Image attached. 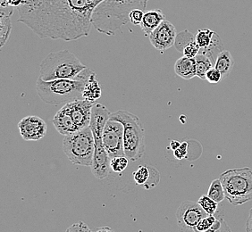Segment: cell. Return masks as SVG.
Listing matches in <instances>:
<instances>
[{
  "label": "cell",
  "mask_w": 252,
  "mask_h": 232,
  "mask_svg": "<svg viewBox=\"0 0 252 232\" xmlns=\"http://www.w3.org/2000/svg\"><path fill=\"white\" fill-rule=\"evenodd\" d=\"M208 196L215 200L217 203H222L225 199V194L223 190V184L220 179H214L209 186Z\"/></svg>",
  "instance_id": "cell-22"
},
{
  "label": "cell",
  "mask_w": 252,
  "mask_h": 232,
  "mask_svg": "<svg viewBox=\"0 0 252 232\" xmlns=\"http://www.w3.org/2000/svg\"><path fill=\"white\" fill-rule=\"evenodd\" d=\"M132 175L135 183L146 189H152L159 183V173L151 165L139 166Z\"/></svg>",
  "instance_id": "cell-14"
},
{
  "label": "cell",
  "mask_w": 252,
  "mask_h": 232,
  "mask_svg": "<svg viewBox=\"0 0 252 232\" xmlns=\"http://www.w3.org/2000/svg\"><path fill=\"white\" fill-rule=\"evenodd\" d=\"M199 51H200V48L195 39L194 41L190 42L189 45H187L185 47L182 53L184 54V57H186V58H195L198 56Z\"/></svg>",
  "instance_id": "cell-29"
},
{
  "label": "cell",
  "mask_w": 252,
  "mask_h": 232,
  "mask_svg": "<svg viewBox=\"0 0 252 232\" xmlns=\"http://www.w3.org/2000/svg\"><path fill=\"white\" fill-rule=\"evenodd\" d=\"M93 232H115L111 228L109 227H98L96 228Z\"/></svg>",
  "instance_id": "cell-36"
},
{
  "label": "cell",
  "mask_w": 252,
  "mask_h": 232,
  "mask_svg": "<svg viewBox=\"0 0 252 232\" xmlns=\"http://www.w3.org/2000/svg\"><path fill=\"white\" fill-rule=\"evenodd\" d=\"M14 13L13 7H1L0 9V46L4 47L9 39L11 29H12V21L11 17Z\"/></svg>",
  "instance_id": "cell-17"
},
{
  "label": "cell",
  "mask_w": 252,
  "mask_h": 232,
  "mask_svg": "<svg viewBox=\"0 0 252 232\" xmlns=\"http://www.w3.org/2000/svg\"><path fill=\"white\" fill-rule=\"evenodd\" d=\"M111 113L102 104H94L92 111L90 127L93 131L95 150L93 165L91 166L93 175L98 179H106L110 174V157L103 143V130L109 120Z\"/></svg>",
  "instance_id": "cell-4"
},
{
  "label": "cell",
  "mask_w": 252,
  "mask_h": 232,
  "mask_svg": "<svg viewBox=\"0 0 252 232\" xmlns=\"http://www.w3.org/2000/svg\"><path fill=\"white\" fill-rule=\"evenodd\" d=\"M198 203L208 214L214 215L219 211V203L209 198L208 195L200 197L198 200Z\"/></svg>",
  "instance_id": "cell-25"
},
{
  "label": "cell",
  "mask_w": 252,
  "mask_h": 232,
  "mask_svg": "<svg viewBox=\"0 0 252 232\" xmlns=\"http://www.w3.org/2000/svg\"><path fill=\"white\" fill-rule=\"evenodd\" d=\"M103 0H25L18 22L41 39L72 41L87 37L93 12Z\"/></svg>",
  "instance_id": "cell-1"
},
{
  "label": "cell",
  "mask_w": 252,
  "mask_h": 232,
  "mask_svg": "<svg viewBox=\"0 0 252 232\" xmlns=\"http://www.w3.org/2000/svg\"><path fill=\"white\" fill-rule=\"evenodd\" d=\"M65 232H93L87 225L83 222H79L77 223H74L72 226L68 228Z\"/></svg>",
  "instance_id": "cell-33"
},
{
  "label": "cell",
  "mask_w": 252,
  "mask_h": 232,
  "mask_svg": "<svg viewBox=\"0 0 252 232\" xmlns=\"http://www.w3.org/2000/svg\"><path fill=\"white\" fill-rule=\"evenodd\" d=\"M176 29L169 21H164L157 29L149 36L151 45L160 52H165L167 49L175 46L176 39Z\"/></svg>",
  "instance_id": "cell-11"
},
{
  "label": "cell",
  "mask_w": 252,
  "mask_h": 232,
  "mask_svg": "<svg viewBox=\"0 0 252 232\" xmlns=\"http://www.w3.org/2000/svg\"><path fill=\"white\" fill-rule=\"evenodd\" d=\"M215 33H216V31H214L212 29H207V28L198 30V32L195 35V39H196L197 44L199 45L200 50L209 48L210 44L212 43V41H213Z\"/></svg>",
  "instance_id": "cell-23"
},
{
  "label": "cell",
  "mask_w": 252,
  "mask_h": 232,
  "mask_svg": "<svg viewBox=\"0 0 252 232\" xmlns=\"http://www.w3.org/2000/svg\"><path fill=\"white\" fill-rule=\"evenodd\" d=\"M234 67V59L230 51L223 50L219 54L215 63V68H217L222 74L223 80L226 79L228 75L232 73Z\"/></svg>",
  "instance_id": "cell-19"
},
{
  "label": "cell",
  "mask_w": 252,
  "mask_h": 232,
  "mask_svg": "<svg viewBox=\"0 0 252 232\" xmlns=\"http://www.w3.org/2000/svg\"><path fill=\"white\" fill-rule=\"evenodd\" d=\"M53 124L57 131L63 136L70 135L79 131L67 107L64 105L53 118Z\"/></svg>",
  "instance_id": "cell-15"
},
{
  "label": "cell",
  "mask_w": 252,
  "mask_h": 232,
  "mask_svg": "<svg viewBox=\"0 0 252 232\" xmlns=\"http://www.w3.org/2000/svg\"><path fill=\"white\" fill-rule=\"evenodd\" d=\"M7 1V5L10 7H16L18 8L21 5H24L25 0H6Z\"/></svg>",
  "instance_id": "cell-34"
},
{
  "label": "cell",
  "mask_w": 252,
  "mask_h": 232,
  "mask_svg": "<svg viewBox=\"0 0 252 232\" xmlns=\"http://www.w3.org/2000/svg\"><path fill=\"white\" fill-rule=\"evenodd\" d=\"M101 97V87L96 78V73L89 79L83 91V99L94 103Z\"/></svg>",
  "instance_id": "cell-20"
},
{
  "label": "cell",
  "mask_w": 252,
  "mask_h": 232,
  "mask_svg": "<svg viewBox=\"0 0 252 232\" xmlns=\"http://www.w3.org/2000/svg\"><path fill=\"white\" fill-rule=\"evenodd\" d=\"M180 145H181V142H179V141H172L170 142V146H171V148H172L173 151L177 149L179 147Z\"/></svg>",
  "instance_id": "cell-37"
},
{
  "label": "cell",
  "mask_w": 252,
  "mask_h": 232,
  "mask_svg": "<svg viewBox=\"0 0 252 232\" xmlns=\"http://www.w3.org/2000/svg\"><path fill=\"white\" fill-rule=\"evenodd\" d=\"M216 214H217L216 216L218 218L217 222L214 224L213 227L205 232H232V230L228 226L227 223L223 218V214L219 213V211Z\"/></svg>",
  "instance_id": "cell-27"
},
{
  "label": "cell",
  "mask_w": 252,
  "mask_h": 232,
  "mask_svg": "<svg viewBox=\"0 0 252 232\" xmlns=\"http://www.w3.org/2000/svg\"><path fill=\"white\" fill-rule=\"evenodd\" d=\"M123 123L109 118L103 130V143L110 159L117 156H125Z\"/></svg>",
  "instance_id": "cell-9"
},
{
  "label": "cell",
  "mask_w": 252,
  "mask_h": 232,
  "mask_svg": "<svg viewBox=\"0 0 252 232\" xmlns=\"http://www.w3.org/2000/svg\"><path fill=\"white\" fill-rule=\"evenodd\" d=\"M176 75L185 80H190L196 76V61L195 58L182 57L175 63Z\"/></svg>",
  "instance_id": "cell-18"
},
{
  "label": "cell",
  "mask_w": 252,
  "mask_h": 232,
  "mask_svg": "<svg viewBox=\"0 0 252 232\" xmlns=\"http://www.w3.org/2000/svg\"><path fill=\"white\" fill-rule=\"evenodd\" d=\"M149 0H103L93 12V26L99 33L114 36L122 26L130 22L134 9L147 10Z\"/></svg>",
  "instance_id": "cell-2"
},
{
  "label": "cell",
  "mask_w": 252,
  "mask_h": 232,
  "mask_svg": "<svg viewBox=\"0 0 252 232\" xmlns=\"http://www.w3.org/2000/svg\"><path fill=\"white\" fill-rule=\"evenodd\" d=\"M188 153V143L187 142H182L179 147L174 151V156L175 159H185Z\"/></svg>",
  "instance_id": "cell-32"
},
{
  "label": "cell",
  "mask_w": 252,
  "mask_h": 232,
  "mask_svg": "<svg viewBox=\"0 0 252 232\" xmlns=\"http://www.w3.org/2000/svg\"><path fill=\"white\" fill-rule=\"evenodd\" d=\"M20 134L27 141L41 140L47 134L46 122L38 116H30L23 118L18 123Z\"/></svg>",
  "instance_id": "cell-12"
},
{
  "label": "cell",
  "mask_w": 252,
  "mask_h": 232,
  "mask_svg": "<svg viewBox=\"0 0 252 232\" xmlns=\"http://www.w3.org/2000/svg\"><path fill=\"white\" fill-rule=\"evenodd\" d=\"M63 153L73 165L92 166L95 150V142L91 127L64 136L63 140Z\"/></svg>",
  "instance_id": "cell-8"
},
{
  "label": "cell",
  "mask_w": 252,
  "mask_h": 232,
  "mask_svg": "<svg viewBox=\"0 0 252 232\" xmlns=\"http://www.w3.org/2000/svg\"><path fill=\"white\" fill-rule=\"evenodd\" d=\"M208 215L198 202L185 201L176 211V219L182 232H195L198 223Z\"/></svg>",
  "instance_id": "cell-10"
},
{
  "label": "cell",
  "mask_w": 252,
  "mask_h": 232,
  "mask_svg": "<svg viewBox=\"0 0 252 232\" xmlns=\"http://www.w3.org/2000/svg\"><path fill=\"white\" fill-rule=\"evenodd\" d=\"M245 230L246 232H252V208L249 212V216L245 224Z\"/></svg>",
  "instance_id": "cell-35"
},
{
  "label": "cell",
  "mask_w": 252,
  "mask_h": 232,
  "mask_svg": "<svg viewBox=\"0 0 252 232\" xmlns=\"http://www.w3.org/2000/svg\"><path fill=\"white\" fill-rule=\"evenodd\" d=\"M93 105V102L84 99H77L65 104L79 130L89 127L91 124Z\"/></svg>",
  "instance_id": "cell-13"
},
{
  "label": "cell",
  "mask_w": 252,
  "mask_h": 232,
  "mask_svg": "<svg viewBox=\"0 0 252 232\" xmlns=\"http://www.w3.org/2000/svg\"><path fill=\"white\" fill-rule=\"evenodd\" d=\"M111 119L123 123L125 154L130 161L141 159L145 152V131L138 116L125 110L113 113Z\"/></svg>",
  "instance_id": "cell-6"
},
{
  "label": "cell",
  "mask_w": 252,
  "mask_h": 232,
  "mask_svg": "<svg viewBox=\"0 0 252 232\" xmlns=\"http://www.w3.org/2000/svg\"><path fill=\"white\" fill-rule=\"evenodd\" d=\"M145 12L146 11L142 9L132 10L131 12V14L129 15L130 23L133 25H141Z\"/></svg>",
  "instance_id": "cell-31"
},
{
  "label": "cell",
  "mask_w": 252,
  "mask_h": 232,
  "mask_svg": "<svg viewBox=\"0 0 252 232\" xmlns=\"http://www.w3.org/2000/svg\"><path fill=\"white\" fill-rule=\"evenodd\" d=\"M86 66L74 54L69 50H61L49 54L40 63L39 78L43 81L60 79H74Z\"/></svg>",
  "instance_id": "cell-5"
},
{
  "label": "cell",
  "mask_w": 252,
  "mask_h": 232,
  "mask_svg": "<svg viewBox=\"0 0 252 232\" xmlns=\"http://www.w3.org/2000/svg\"><path fill=\"white\" fill-rule=\"evenodd\" d=\"M217 216L216 214L211 215L208 214L206 217H204L197 225L195 229V232H205L209 231V229L213 227L214 224L217 222Z\"/></svg>",
  "instance_id": "cell-28"
},
{
  "label": "cell",
  "mask_w": 252,
  "mask_h": 232,
  "mask_svg": "<svg viewBox=\"0 0 252 232\" xmlns=\"http://www.w3.org/2000/svg\"><path fill=\"white\" fill-rule=\"evenodd\" d=\"M129 165V159L125 156H117L110 160V167L113 172L117 174H122Z\"/></svg>",
  "instance_id": "cell-26"
},
{
  "label": "cell",
  "mask_w": 252,
  "mask_h": 232,
  "mask_svg": "<svg viewBox=\"0 0 252 232\" xmlns=\"http://www.w3.org/2000/svg\"><path fill=\"white\" fill-rule=\"evenodd\" d=\"M94 73V71L86 68L74 79L47 82L39 77L36 82V90L40 99L47 104L54 106L65 105L69 102L83 99L84 86Z\"/></svg>",
  "instance_id": "cell-3"
},
{
  "label": "cell",
  "mask_w": 252,
  "mask_h": 232,
  "mask_svg": "<svg viewBox=\"0 0 252 232\" xmlns=\"http://www.w3.org/2000/svg\"><path fill=\"white\" fill-rule=\"evenodd\" d=\"M196 61V76L200 80H206V74L208 71L214 67L213 62L210 58L204 54L199 53L195 58Z\"/></svg>",
  "instance_id": "cell-21"
},
{
  "label": "cell",
  "mask_w": 252,
  "mask_h": 232,
  "mask_svg": "<svg viewBox=\"0 0 252 232\" xmlns=\"http://www.w3.org/2000/svg\"><path fill=\"white\" fill-rule=\"evenodd\" d=\"M221 80H223L222 74L217 68H215V66L209 70L208 73L206 74V81H208L211 84H217Z\"/></svg>",
  "instance_id": "cell-30"
},
{
  "label": "cell",
  "mask_w": 252,
  "mask_h": 232,
  "mask_svg": "<svg viewBox=\"0 0 252 232\" xmlns=\"http://www.w3.org/2000/svg\"><path fill=\"white\" fill-rule=\"evenodd\" d=\"M225 199L234 206L252 200V170L249 167L227 170L219 176Z\"/></svg>",
  "instance_id": "cell-7"
},
{
  "label": "cell",
  "mask_w": 252,
  "mask_h": 232,
  "mask_svg": "<svg viewBox=\"0 0 252 232\" xmlns=\"http://www.w3.org/2000/svg\"><path fill=\"white\" fill-rule=\"evenodd\" d=\"M164 21H165V15L162 12V10L154 9L146 11L140 26L146 37H149Z\"/></svg>",
  "instance_id": "cell-16"
},
{
  "label": "cell",
  "mask_w": 252,
  "mask_h": 232,
  "mask_svg": "<svg viewBox=\"0 0 252 232\" xmlns=\"http://www.w3.org/2000/svg\"><path fill=\"white\" fill-rule=\"evenodd\" d=\"M195 40V36L191 32H189L188 29H185L177 34L175 39V47L177 51L183 52L187 45Z\"/></svg>",
  "instance_id": "cell-24"
}]
</instances>
